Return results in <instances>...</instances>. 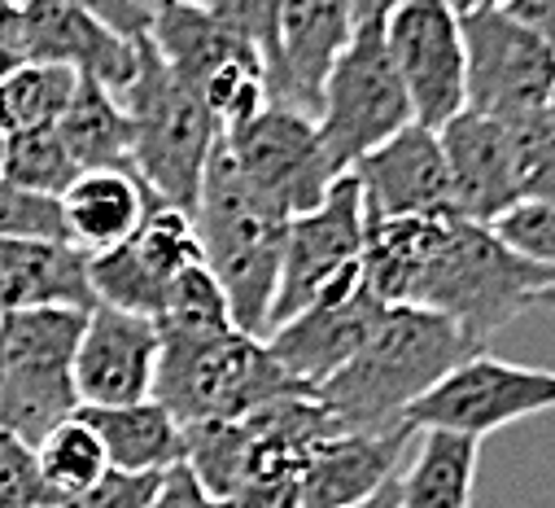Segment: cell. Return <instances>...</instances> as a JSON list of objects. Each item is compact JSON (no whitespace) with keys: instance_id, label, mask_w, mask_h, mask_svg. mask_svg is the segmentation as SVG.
Wrapping results in <instances>:
<instances>
[{"instance_id":"5bb4252c","label":"cell","mask_w":555,"mask_h":508,"mask_svg":"<svg viewBox=\"0 0 555 508\" xmlns=\"http://www.w3.org/2000/svg\"><path fill=\"white\" fill-rule=\"evenodd\" d=\"M380 312L385 307L363 290L359 268H350L311 307H302L285 325H275L262 342H267L271 359L281 364L302 391L315 395L324 381L367 342Z\"/></svg>"},{"instance_id":"ee69618b","label":"cell","mask_w":555,"mask_h":508,"mask_svg":"<svg viewBox=\"0 0 555 508\" xmlns=\"http://www.w3.org/2000/svg\"><path fill=\"white\" fill-rule=\"evenodd\" d=\"M141 5H145V10H150V14H154V5H163V0H141Z\"/></svg>"},{"instance_id":"e575fe53","label":"cell","mask_w":555,"mask_h":508,"mask_svg":"<svg viewBox=\"0 0 555 508\" xmlns=\"http://www.w3.org/2000/svg\"><path fill=\"white\" fill-rule=\"evenodd\" d=\"M223 504L228 508H298V469H258Z\"/></svg>"},{"instance_id":"f35d334b","label":"cell","mask_w":555,"mask_h":508,"mask_svg":"<svg viewBox=\"0 0 555 508\" xmlns=\"http://www.w3.org/2000/svg\"><path fill=\"white\" fill-rule=\"evenodd\" d=\"M402 5L406 0H350V18L354 27H385V18Z\"/></svg>"},{"instance_id":"4316f807","label":"cell","mask_w":555,"mask_h":508,"mask_svg":"<svg viewBox=\"0 0 555 508\" xmlns=\"http://www.w3.org/2000/svg\"><path fill=\"white\" fill-rule=\"evenodd\" d=\"M75 75L66 66H49V62H23L14 75L0 79V132H44L57 127L62 110L70 105L75 92Z\"/></svg>"},{"instance_id":"1f68e13d","label":"cell","mask_w":555,"mask_h":508,"mask_svg":"<svg viewBox=\"0 0 555 508\" xmlns=\"http://www.w3.org/2000/svg\"><path fill=\"white\" fill-rule=\"evenodd\" d=\"M0 508H53L36 469V447L10 430H0Z\"/></svg>"},{"instance_id":"7a4b0ae2","label":"cell","mask_w":555,"mask_h":508,"mask_svg":"<svg viewBox=\"0 0 555 508\" xmlns=\"http://www.w3.org/2000/svg\"><path fill=\"white\" fill-rule=\"evenodd\" d=\"M555 290V268L516 259L503 250L486 224L473 219H434L429 245L421 254V268L411 277L406 303L468 333L477 346L520 320L525 312L542 307Z\"/></svg>"},{"instance_id":"277c9868","label":"cell","mask_w":555,"mask_h":508,"mask_svg":"<svg viewBox=\"0 0 555 508\" xmlns=\"http://www.w3.org/2000/svg\"><path fill=\"white\" fill-rule=\"evenodd\" d=\"M118 105L131 127V172L158 202L176 211H193L202 172L223 141L215 114L202 105L193 88H184L154 45L135 40V75L118 92Z\"/></svg>"},{"instance_id":"ba28073f","label":"cell","mask_w":555,"mask_h":508,"mask_svg":"<svg viewBox=\"0 0 555 508\" xmlns=\"http://www.w3.org/2000/svg\"><path fill=\"white\" fill-rule=\"evenodd\" d=\"M460 36H464V110L503 123L555 114V58L546 36L512 23L499 10L460 18Z\"/></svg>"},{"instance_id":"44dd1931","label":"cell","mask_w":555,"mask_h":508,"mask_svg":"<svg viewBox=\"0 0 555 508\" xmlns=\"http://www.w3.org/2000/svg\"><path fill=\"white\" fill-rule=\"evenodd\" d=\"M145 40L163 58V66L193 92H202L228 66H249V62L262 66L249 40H241L236 31L215 23L206 10L189 5V0H163V5H154Z\"/></svg>"},{"instance_id":"4dcf8cb0","label":"cell","mask_w":555,"mask_h":508,"mask_svg":"<svg viewBox=\"0 0 555 508\" xmlns=\"http://www.w3.org/2000/svg\"><path fill=\"white\" fill-rule=\"evenodd\" d=\"M486 228L516 259L555 268V206H551V198H520V202L503 206L494 219H486Z\"/></svg>"},{"instance_id":"7c38bea8","label":"cell","mask_w":555,"mask_h":508,"mask_svg":"<svg viewBox=\"0 0 555 508\" xmlns=\"http://www.w3.org/2000/svg\"><path fill=\"white\" fill-rule=\"evenodd\" d=\"M393 75L406 92L411 123L447 127L464 110V36L442 0H406L380 27Z\"/></svg>"},{"instance_id":"9c48e42d","label":"cell","mask_w":555,"mask_h":508,"mask_svg":"<svg viewBox=\"0 0 555 508\" xmlns=\"http://www.w3.org/2000/svg\"><path fill=\"white\" fill-rule=\"evenodd\" d=\"M551 408H555V377L546 368L507 364V359L477 351L415 399L402 426H411L415 434L442 430V434L486 439L503 426L546 417Z\"/></svg>"},{"instance_id":"603a6c76","label":"cell","mask_w":555,"mask_h":508,"mask_svg":"<svg viewBox=\"0 0 555 508\" xmlns=\"http://www.w3.org/2000/svg\"><path fill=\"white\" fill-rule=\"evenodd\" d=\"M101 439L105 465L118 473H167L184 460V426L154 399L118 408H79Z\"/></svg>"},{"instance_id":"8d00e7d4","label":"cell","mask_w":555,"mask_h":508,"mask_svg":"<svg viewBox=\"0 0 555 508\" xmlns=\"http://www.w3.org/2000/svg\"><path fill=\"white\" fill-rule=\"evenodd\" d=\"M145 508H228V504L215 499L184 465H176V469H167L158 478V491H154V499Z\"/></svg>"},{"instance_id":"ab89813d","label":"cell","mask_w":555,"mask_h":508,"mask_svg":"<svg viewBox=\"0 0 555 508\" xmlns=\"http://www.w3.org/2000/svg\"><path fill=\"white\" fill-rule=\"evenodd\" d=\"M18 27H23V10L10 5V0H0V45L18 49Z\"/></svg>"},{"instance_id":"484cf974","label":"cell","mask_w":555,"mask_h":508,"mask_svg":"<svg viewBox=\"0 0 555 508\" xmlns=\"http://www.w3.org/2000/svg\"><path fill=\"white\" fill-rule=\"evenodd\" d=\"M57 141L75 172H131V127L114 92L79 79L57 118Z\"/></svg>"},{"instance_id":"ffe728a7","label":"cell","mask_w":555,"mask_h":508,"mask_svg":"<svg viewBox=\"0 0 555 508\" xmlns=\"http://www.w3.org/2000/svg\"><path fill=\"white\" fill-rule=\"evenodd\" d=\"M36 307H92L88 254L49 237H0V316Z\"/></svg>"},{"instance_id":"bcb514c9","label":"cell","mask_w":555,"mask_h":508,"mask_svg":"<svg viewBox=\"0 0 555 508\" xmlns=\"http://www.w3.org/2000/svg\"><path fill=\"white\" fill-rule=\"evenodd\" d=\"M10 5H18V10H23V5H31V0H10Z\"/></svg>"},{"instance_id":"d590c367","label":"cell","mask_w":555,"mask_h":508,"mask_svg":"<svg viewBox=\"0 0 555 508\" xmlns=\"http://www.w3.org/2000/svg\"><path fill=\"white\" fill-rule=\"evenodd\" d=\"M57 5H70L88 18H96L101 27H109L122 40L150 36V10L141 5V0H57Z\"/></svg>"},{"instance_id":"f6af8a7d","label":"cell","mask_w":555,"mask_h":508,"mask_svg":"<svg viewBox=\"0 0 555 508\" xmlns=\"http://www.w3.org/2000/svg\"><path fill=\"white\" fill-rule=\"evenodd\" d=\"M0 163H5V132H0Z\"/></svg>"},{"instance_id":"f1b7e54d","label":"cell","mask_w":555,"mask_h":508,"mask_svg":"<svg viewBox=\"0 0 555 508\" xmlns=\"http://www.w3.org/2000/svg\"><path fill=\"white\" fill-rule=\"evenodd\" d=\"M75 176L79 172L66 158V150H62L53 127H44V132H14V137H5L0 180H10L18 189H27V193H40V198H62Z\"/></svg>"},{"instance_id":"d4e9b609","label":"cell","mask_w":555,"mask_h":508,"mask_svg":"<svg viewBox=\"0 0 555 508\" xmlns=\"http://www.w3.org/2000/svg\"><path fill=\"white\" fill-rule=\"evenodd\" d=\"M79 412L70 364L23 359L0 364V430H10L27 447H36L49 430Z\"/></svg>"},{"instance_id":"6da1fadb","label":"cell","mask_w":555,"mask_h":508,"mask_svg":"<svg viewBox=\"0 0 555 508\" xmlns=\"http://www.w3.org/2000/svg\"><path fill=\"white\" fill-rule=\"evenodd\" d=\"M477 351L486 346L434 312L385 307L367 342L324 381L315 399L346 434H385L398 430L406 408Z\"/></svg>"},{"instance_id":"9a60e30c","label":"cell","mask_w":555,"mask_h":508,"mask_svg":"<svg viewBox=\"0 0 555 508\" xmlns=\"http://www.w3.org/2000/svg\"><path fill=\"white\" fill-rule=\"evenodd\" d=\"M158 325L150 316L92 303L75 342L70 377L79 408H118L154 395L158 372Z\"/></svg>"},{"instance_id":"cb8c5ba5","label":"cell","mask_w":555,"mask_h":508,"mask_svg":"<svg viewBox=\"0 0 555 508\" xmlns=\"http://www.w3.org/2000/svg\"><path fill=\"white\" fill-rule=\"evenodd\" d=\"M481 439L421 430L398 473V508H473Z\"/></svg>"},{"instance_id":"b9f144b4","label":"cell","mask_w":555,"mask_h":508,"mask_svg":"<svg viewBox=\"0 0 555 508\" xmlns=\"http://www.w3.org/2000/svg\"><path fill=\"white\" fill-rule=\"evenodd\" d=\"M442 5H447L455 18H468V14H481V10H503L507 0H442Z\"/></svg>"},{"instance_id":"e0dca14e","label":"cell","mask_w":555,"mask_h":508,"mask_svg":"<svg viewBox=\"0 0 555 508\" xmlns=\"http://www.w3.org/2000/svg\"><path fill=\"white\" fill-rule=\"evenodd\" d=\"M367 219H451L455 193L438 132L406 123L350 167Z\"/></svg>"},{"instance_id":"3957f363","label":"cell","mask_w":555,"mask_h":508,"mask_svg":"<svg viewBox=\"0 0 555 508\" xmlns=\"http://www.w3.org/2000/svg\"><path fill=\"white\" fill-rule=\"evenodd\" d=\"M189 219H193V237L202 250V268L215 277L228 303L232 329L262 338L271 294H275V281H281V241H285L289 219L281 211H271L245 185L223 141L215 145L202 172Z\"/></svg>"},{"instance_id":"74e56055","label":"cell","mask_w":555,"mask_h":508,"mask_svg":"<svg viewBox=\"0 0 555 508\" xmlns=\"http://www.w3.org/2000/svg\"><path fill=\"white\" fill-rule=\"evenodd\" d=\"M499 14H507L512 23H520V27H529V31H538V36H546V40H551V14H555V0H507V5H503Z\"/></svg>"},{"instance_id":"5b68a950","label":"cell","mask_w":555,"mask_h":508,"mask_svg":"<svg viewBox=\"0 0 555 508\" xmlns=\"http://www.w3.org/2000/svg\"><path fill=\"white\" fill-rule=\"evenodd\" d=\"M158 372H154V404H163L180 426L202 421H241L254 408L311 395L271 359L262 338L241 329L193 333V338H158Z\"/></svg>"},{"instance_id":"52a82bcc","label":"cell","mask_w":555,"mask_h":508,"mask_svg":"<svg viewBox=\"0 0 555 508\" xmlns=\"http://www.w3.org/2000/svg\"><path fill=\"white\" fill-rule=\"evenodd\" d=\"M406 123H411V105L385 53L380 27H354L324 79L315 110V137L324 145L328 167L346 176L363 154H372L380 141L402 132Z\"/></svg>"},{"instance_id":"83f0119b","label":"cell","mask_w":555,"mask_h":508,"mask_svg":"<svg viewBox=\"0 0 555 508\" xmlns=\"http://www.w3.org/2000/svg\"><path fill=\"white\" fill-rule=\"evenodd\" d=\"M36 469H40V482L49 491V499H66V495H79L88 491L109 465H105V452H101V439L88 430V421L75 412L70 421H62L57 430H49L40 443H36Z\"/></svg>"},{"instance_id":"f546056e","label":"cell","mask_w":555,"mask_h":508,"mask_svg":"<svg viewBox=\"0 0 555 508\" xmlns=\"http://www.w3.org/2000/svg\"><path fill=\"white\" fill-rule=\"evenodd\" d=\"M154 325H158V338H193V333L232 329V316H228V303H223L215 277L202 264H193L171 281L167 303Z\"/></svg>"},{"instance_id":"7bdbcfd3","label":"cell","mask_w":555,"mask_h":508,"mask_svg":"<svg viewBox=\"0 0 555 508\" xmlns=\"http://www.w3.org/2000/svg\"><path fill=\"white\" fill-rule=\"evenodd\" d=\"M18 66H23V53H18V49H10V45H0V79L14 75Z\"/></svg>"},{"instance_id":"8fae6325","label":"cell","mask_w":555,"mask_h":508,"mask_svg":"<svg viewBox=\"0 0 555 508\" xmlns=\"http://www.w3.org/2000/svg\"><path fill=\"white\" fill-rule=\"evenodd\" d=\"M228 158L245 176V185L285 219L311 211L337 180L307 114L267 105L236 132L223 137Z\"/></svg>"},{"instance_id":"7402d4cb","label":"cell","mask_w":555,"mask_h":508,"mask_svg":"<svg viewBox=\"0 0 555 508\" xmlns=\"http://www.w3.org/2000/svg\"><path fill=\"white\" fill-rule=\"evenodd\" d=\"M150 198L154 193L135 180V172H79L57 198L62 237L88 259H96L141 228Z\"/></svg>"},{"instance_id":"d6986e66","label":"cell","mask_w":555,"mask_h":508,"mask_svg":"<svg viewBox=\"0 0 555 508\" xmlns=\"http://www.w3.org/2000/svg\"><path fill=\"white\" fill-rule=\"evenodd\" d=\"M411 426L385 434H328L298 465V508H346L402 473Z\"/></svg>"},{"instance_id":"30bf717a","label":"cell","mask_w":555,"mask_h":508,"mask_svg":"<svg viewBox=\"0 0 555 508\" xmlns=\"http://www.w3.org/2000/svg\"><path fill=\"white\" fill-rule=\"evenodd\" d=\"M363 232H367V215H363V198L354 176H337L333 189L302 215H294L285 224V241H281V281L271 294V312H267V333L275 325H285L289 316H298L302 307H311L341 272L359 268V250H363ZM262 333V338H267Z\"/></svg>"},{"instance_id":"60d3db41","label":"cell","mask_w":555,"mask_h":508,"mask_svg":"<svg viewBox=\"0 0 555 508\" xmlns=\"http://www.w3.org/2000/svg\"><path fill=\"white\" fill-rule=\"evenodd\" d=\"M346 508H398V478H389L385 486H376L372 495H363L359 504H346Z\"/></svg>"},{"instance_id":"2e32d148","label":"cell","mask_w":555,"mask_h":508,"mask_svg":"<svg viewBox=\"0 0 555 508\" xmlns=\"http://www.w3.org/2000/svg\"><path fill=\"white\" fill-rule=\"evenodd\" d=\"M354 31L350 0H281L275 45L262 62L267 105L307 114L315 123L324 79Z\"/></svg>"},{"instance_id":"8992f818","label":"cell","mask_w":555,"mask_h":508,"mask_svg":"<svg viewBox=\"0 0 555 508\" xmlns=\"http://www.w3.org/2000/svg\"><path fill=\"white\" fill-rule=\"evenodd\" d=\"M438 141L451 172L455 215L486 224L520 198H551L555 180V114L503 123L460 110Z\"/></svg>"},{"instance_id":"ac0fdd59","label":"cell","mask_w":555,"mask_h":508,"mask_svg":"<svg viewBox=\"0 0 555 508\" xmlns=\"http://www.w3.org/2000/svg\"><path fill=\"white\" fill-rule=\"evenodd\" d=\"M18 53H23V62L66 66L75 79L101 84L114 97L135 75V40L114 36L96 18H88L70 5H57V0H31V5H23Z\"/></svg>"},{"instance_id":"d6a6232c","label":"cell","mask_w":555,"mask_h":508,"mask_svg":"<svg viewBox=\"0 0 555 508\" xmlns=\"http://www.w3.org/2000/svg\"><path fill=\"white\" fill-rule=\"evenodd\" d=\"M0 237H49V241H66L62 237V211L57 198H40L27 193L10 180H0Z\"/></svg>"},{"instance_id":"4fadbf2b","label":"cell","mask_w":555,"mask_h":508,"mask_svg":"<svg viewBox=\"0 0 555 508\" xmlns=\"http://www.w3.org/2000/svg\"><path fill=\"white\" fill-rule=\"evenodd\" d=\"M193 264H202L193 219L184 211L150 198V211H145L141 228H135L122 245L88 259L92 303L158 320L171 281Z\"/></svg>"},{"instance_id":"836d02e7","label":"cell","mask_w":555,"mask_h":508,"mask_svg":"<svg viewBox=\"0 0 555 508\" xmlns=\"http://www.w3.org/2000/svg\"><path fill=\"white\" fill-rule=\"evenodd\" d=\"M158 478L163 473H118V469H105L88 491L66 495L53 508H145L154 499V491H158Z\"/></svg>"}]
</instances>
